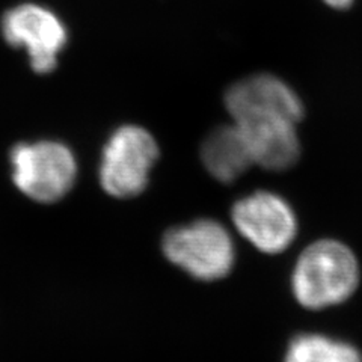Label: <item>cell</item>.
<instances>
[{
  "instance_id": "6da1fadb",
  "label": "cell",
  "mask_w": 362,
  "mask_h": 362,
  "mask_svg": "<svg viewBox=\"0 0 362 362\" xmlns=\"http://www.w3.org/2000/svg\"><path fill=\"white\" fill-rule=\"evenodd\" d=\"M361 276L354 249L326 237L314 240L299 254L291 272V293L305 310H329L352 299Z\"/></svg>"
},
{
  "instance_id": "7a4b0ae2",
  "label": "cell",
  "mask_w": 362,
  "mask_h": 362,
  "mask_svg": "<svg viewBox=\"0 0 362 362\" xmlns=\"http://www.w3.org/2000/svg\"><path fill=\"white\" fill-rule=\"evenodd\" d=\"M162 247L169 262L201 281L225 278L235 259L230 233L211 219H199L169 230Z\"/></svg>"
},
{
  "instance_id": "3957f363",
  "label": "cell",
  "mask_w": 362,
  "mask_h": 362,
  "mask_svg": "<svg viewBox=\"0 0 362 362\" xmlns=\"http://www.w3.org/2000/svg\"><path fill=\"white\" fill-rule=\"evenodd\" d=\"M16 186L33 201L56 202L73 187L77 163L64 144L41 141L18 144L11 151Z\"/></svg>"
},
{
  "instance_id": "277c9868",
  "label": "cell",
  "mask_w": 362,
  "mask_h": 362,
  "mask_svg": "<svg viewBox=\"0 0 362 362\" xmlns=\"http://www.w3.org/2000/svg\"><path fill=\"white\" fill-rule=\"evenodd\" d=\"M157 157V142L145 129L138 126L118 129L110 136L101 156V187L110 197L121 199L142 194Z\"/></svg>"
},
{
  "instance_id": "5b68a950",
  "label": "cell",
  "mask_w": 362,
  "mask_h": 362,
  "mask_svg": "<svg viewBox=\"0 0 362 362\" xmlns=\"http://www.w3.org/2000/svg\"><path fill=\"white\" fill-rule=\"evenodd\" d=\"M231 216L237 231L263 254L287 251L299 233L298 214L291 204L269 190L252 192L237 201Z\"/></svg>"
},
{
  "instance_id": "8992f818",
  "label": "cell",
  "mask_w": 362,
  "mask_h": 362,
  "mask_svg": "<svg viewBox=\"0 0 362 362\" xmlns=\"http://www.w3.org/2000/svg\"><path fill=\"white\" fill-rule=\"evenodd\" d=\"M225 106L234 122L290 121L299 124L303 103L288 83L272 74L249 76L225 94Z\"/></svg>"
},
{
  "instance_id": "52a82bcc",
  "label": "cell",
  "mask_w": 362,
  "mask_h": 362,
  "mask_svg": "<svg viewBox=\"0 0 362 362\" xmlns=\"http://www.w3.org/2000/svg\"><path fill=\"white\" fill-rule=\"evenodd\" d=\"M2 33L9 45L26 49L33 71L40 74L54 70L66 42L62 21L52 11L33 4L8 11L2 18Z\"/></svg>"
},
{
  "instance_id": "ba28073f",
  "label": "cell",
  "mask_w": 362,
  "mask_h": 362,
  "mask_svg": "<svg viewBox=\"0 0 362 362\" xmlns=\"http://www.w3.org/2000/svg\"><path fill=\"white\" fill-rule=\"evenodd\" d=\"M252 165L267 171H287L300 157L298 124L290 121H254L237 124Z\"/></svg>"
},
{
  "instance_id": "9c48e42d",
  "label": "cell",
  "mask_w": 362,
  "mask_h": 362,
  "mask_svg": "<svg viewBox=\"0 0 362 362\" xmlns=\"http://www.w3.org/2000/svg\"><path fill=\"white\" fill-rule=\"evenodd\" d=\"M201 158L211 177L222 183H233L252 166L247 146L235 124L213 130L202 144Z\"/></svg>"
},
{
  "instance_id": "30bf717a",
  "label": "cell",
  "mask_w": 362,
  "mask_h": 362,
  "mask_svg": "<svg viewBox=\"0 0 362 362\" xmlns=\"http://www.w3.org/2000/svg\"><path fill=\"white\" fill-rule=\"evenodd\" d=\"M284 362H362V354L347 339L300 332L288 341Z\"/></svg>"
},
{
  "instance_id": "8fae6325",
  "label": "cell",
  "mask_w": 362,
  "mask_h": 362,
  "mask_svg": "<svg viewBox=\"0 0 362 362\" xmlns=\"http://www.w3.org/2000/svg\"><path fill=\"white\" fill-rule=\"evenodd\" d=\"M322 2L334 9H347L352 6L355 0H322Z\"/></svg>"
}]
</instances>
